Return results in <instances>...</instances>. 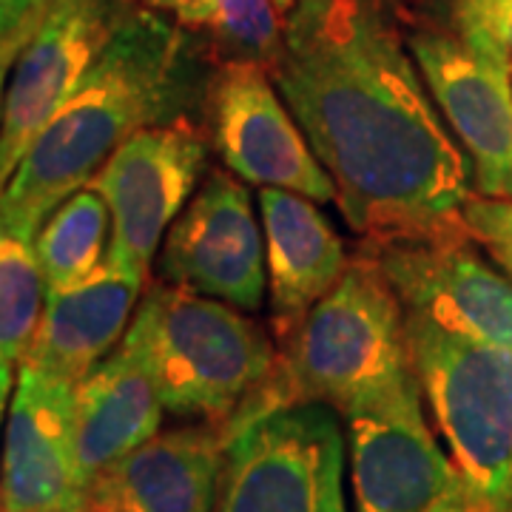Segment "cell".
<instances>
[{
  "label": "cell",
  "instance_id": "cell-13",
  "mask_svg": "<svg viewBox=\"0 0 512 512\" xmlns=\"http://www.w3.org/2000/svg\"><path fill=\"white\" fill-rule=\"evenodd\" d=\"M160 276L239 311H259L268 288L265 234L251 194L231 171H211L163 239Z\"/></svg>",
  "mask_w": 512,
  "mask_h": 512
},
{
  "label": "cell",
  "instance_id": "cell-12",
  "mask_svg": "<svg viewBox=\"0 0 512 512\" xmlns=\"http://www.w3.org/2000/svg\"><path fill=\"white\" fill-rule=\"evenodd\" d=\"M404 313L512 350V279L473 251L470 237L365 239Z\"/></svg>",
  "mask_w": 512,
  "mask_h": 512
},
{
  "label": "cell",
  "instance_id": "cell-30",
  "mask_svg": "<svg viewBox=\"0 0 512 512\" xmlns=\"http://www.w3.org/2000/svg\"><path fill=\"white\" fill-rule=\"evenodd\" d=\"M510 512H512V495H510Z\"/></svg>",
  "mask_w": 512,
  "mask_h": 512
},
{
  "label": "cell",
  "instance_id": "cell-16",
  "mask_svg": "<svg viewBox=\"0 0 512 512\" xmlns=\"http://www.w3.org/2000/svg\"><path fill=\"white\" fill-rule=\"evenodd\" d=\"M146 282L109 259L72 288L46 293L43 316L20 365L77 384L120 348Z\"/></svg>",
  "mask_w": 512,
  "mask_h": 512
},
{
  "label": "cell",
  "instance_id": "cell-27",
  "mask_svg": "<svg viewBox=\"0 0 512 512\" xmlns=\"http://www.w3.org/2000/svg\"><path fill=\"white\" fill-rule=\"evenodd\" d=\"M15 379H18V367L0 365V430L6 424V413H9V402H12V390H15ZM3 453V450H0Z\"/></svg>",
  "mask_w": 512,
  "mask_h": 512
},
{
  "label": "cell",
  "instance_id": "cell-20",
  "mask_svg": "<svg viewBox=\"0 0 512 512\" xmlns=\"http://www.w3.org/2000/svg\"><path fill=\"white\" fill-rule=\"evenodd\" d=\"M46 305L35 242L0 228V365L18 367Z\"/></svg>",
  "mask_w": 512,
  "mask_h": 512
},
{
  "label": "cell",
  "instance_id": "cell-2",
  "mask_svg": "<svg viewBox=\"0 0 512 512\" xmlns=\"http://www.w3.org/2000/svg\"><path fill=\"white\" fill-rule=\"evenodd\" d=\"M180 23L137 6L86 80L46 120L0 188V228L35 242L63 200L86 188L140 128L177 117L185 100Z\"/></svg>",
  "mask_w": 512,
  "mask_h": 512
},
{
  "label": "cell",
  "instance_id": "cell-5",
  "mask_svg": "<svg viewBox=\"0 0 512 512\" xmlns=\"http://www.w3.org/2000/svg\"><path fill=\"white\" fill-rule=\"evenodd\" d=\"M410 356L470 512H510L512 350L407 316Z\"/></svg>",
  "mask_w": 512,
  "mask_h": 512
},
{
  "label": "cell",
  "instance_id": "cell-9",
  "mask_svg": "<svg viewBox=\"0 0 512 512\" xmlns=\"http://www.w3.org/2000/svg\"><path fill=\"white\" fill-rule=\"evenodd\" d=\"M271 77V69L256 60H222L211 77L208 123L222 165L242 183L333 202L336 183Z\"/></svg>",
  "mask_w": 512,
  "mask_h": 512
},
{
  "label": "cell",
  "instance_id": "cell-26",
  "mask_svg": "<svg viewBox=\"0 0 512 512\" xmlns=\"http://www.w3.org/2000/svg\"><path fill=\"white\" fill-rule=\"evenodd\" d=\"M49 0H0V40L18 32L23 23H29L46 9Z\"/></svg>",
  "mask_w": 512,
  "mask_h": 512
},
{
  "label": "cell",
  "instance_id": "cell-8",
  "mask_svg": "<svg viewBox=\"0 0 512 512\" xmlns=\"http://www.w3.org/2000/svg\"><path fill=\"white\" fill-rule=\"evenodd\" d=\"M416 367L350 410L348 456L356 512H424L461 487L421 407Z\"/></svg>",
  "mask_w": 512,
  "mask_h": 512
},
{
  "label": "cell",
  "instance_id": "cell-6",
  "mask_svg": "<svg viewBox=\"0 0 512 512\" xmlns=\"http://www.w3.org/2000/svg\"><path fill=\"white\" fill-rule=\"evenodd\" d=\"M222 427L228 447L214 512H348L345 433L333 407L282 404Z\"/></svg>",
  "mask_w": 512,
  "mask_h": 512
},
{
  "label": "cell",
  "instance_id": "cell-25",
  "mask_svg": "<svg viewBox=\"0 0 512 512\" xmlns=\"http://www.w3.org/2000/svg\"><path fill=\"white\" fill-rule=\"evenodd\" d=\"M49 6V3H46ZM46 12V9H43ZM43 12L32 18L29 23H23L18 32H12V35L6 37L3 43H0V120H3V103H6V86H9V74H12V66H15V60L23 52V46L29 43V37L35 35L37 23L43 18Z\"/></svg>",
  "mask_w": 512,
  "mask_h": 512
},
{
  "label": "cell",
  "instance_id": "cell-22",
  "mask_svg": "<svg viewBox=\"0 0 512 512\" xmlns=\"http://www.w3.org/2000/svg\"><path fill=\"white\" fill-rule=\"evenodd\" d=\"M461 217L470 239L493 256L495 265H501L512 279V197L470 194Z\"/></svg>",
  "mask_w": 512,
  "mask_h": 512
},
{
  "label": "cell",
  "instance_id": "cell-10",
  "mask_svg": "<svg viewBox=\"0 0 512 512\" xmlns=\"http://www.w3.org/2000/svg\"><path fill=\"white\" fill-rule=\"evenodd\" d=\"M410 52L444 123L467 151L484 197H512V60L461 32L424 29Z\"/></svg>",
  "mask_w": 512,
  "mask_h": 512
},
{
  "label": "cell",
  "instance_id": "cell-17",
  "mask_svg": "<svg viewBox=\"0 0 512 512\" xmlns=\"http://www.w3.org/2000/svg\"><path fill=\"white\" fill-rule=\"evenodd\" d=\"M163 410L151 365L128 339L74 384V447L86 490L97 473L160 433Z\"/></svg>",
  "mask_w": 512,
  "mask_h": 512
},
{
  "label": "cell",
  "instance_id": "cell-23",
  "mask_svg": "<svg viewBox=\"0 0 512 512\" xmlns=\"http://www.w3.org/2000/svg\"><path fill=\"white\" fill-rule=\"evenodd\" d=\"M456 29L493 43L512 60V0H456Z\"/></svg>",
  "mask_w": 512,
  "mask_h": 512
},
{
  "label": "cell",
  "instance_id": "cell-19",
  "mask_svg": "<svg viewBox=\"0 0 512 512\" xmlns=\"http://www.w3.org/2000/svg\"><path fill=\"white\" fill-rule=\"evenodd\" d=\"M111 214L92 185L63 200L35 237V254L46 293L72 288L92 276L109 254Z\"/></svg>",
  "mask_w": 512,
  "mask_h": 512
},
{
  "label": "cell",
  "instance_id": "cell-11",
  "mask_svg": "<svg viewBox=\"0 0 512 512\" xmlns=\"http://www.w3.org/2000/svg\"><path fill=\"white\" fill-rule=\"evenodd\" d=\"M134 9V0H49L9 74L0 120V188L37 131L86 80Z\"/></svg>",
  "mask_w": 512,
  "mask_h": 512
},
{
  "label": "cell",
  "instance_id": "cell-1",
  "mask_svg": "<svg viewBox=\"0 0 512 512\" xmlns=\"http://www.w3.org/2000/svg\"><path fill=\"white\" fill-rule=\"evenodd\" d=\"M271 74L362 237H470L473 168L390 0H296Z\"/></svg>",
  "mask_w": 512,
  "mask_h": 512
},
{
  "label": "cell",
  "instance_id": "cell-24",
  "mask_svg": "<svg viewBox=\"0 0 512 512\" xmlns=\"http://www.w3.org/2000/svg\"><path fill=\"white\" fill-rule=\"evenodd\" d=\"M140 3L180 26H217L222 12V0H140Z\"/></svg>",
  "mask_w": 512,
  "mask_h": 512
},
{
  "label": "cell",
  "instance_id": "cell-18",
  "mask_svg": "<svg viewBox=\"0 0 512 512\" xmlns=\"http://www.w3.org/2000/svg\"><path fill=\"white\" fill-rule=\"evenodd\" d=\"M259 217L274 322L285 336L339 282L350 256L316 200L305 194L262 188Z\"/></svg>",
  "mask_w": 512,
  "mask_h": 512
},
{
  "label": "cell",
  "instance_id": "cell-3",
  "mask_svg": "<svg viewBox=\"0 0 512 512\" xmlns=\"http://www.w3.org/2000/svg\"><path fill=\"white\" fill-rule=\"evenodd\" d=\"M279 339L271 376L231 421L305 402L345 413L413 367L402 299L362 248L339 282Z\"/></svg>",
  "mask_w": 512,
  "mask_h": 512
},
{
  "label": "cell",
  "instance_id": "cell-14",
  "mask_svg": "<svg viewBox=\"0 0 512 512\" xmlns=\"http://www.w3.org/2000/svg\"><path fill=\"white\" fill-rule=\"evenodd\" d=\"M0 510L86 512L74 447V384L18 365L3 430Z\"/></svg>",
  "mask_w": 512,
  "mask_h": 512
},
{
  "label": "cell",
  "instance_id": "cell-4",
  "mask_svg": "<svg viewBox=\"0 0 512 512\" xmlns=\"http://www.w3.org/2000/svg\"><path fill=\"white\" fill-rule=\"evenodd\" d=\"M126 339L143 350L165 410L228 424L276 365L268 333L220 299L157 282Z\"/></svg>",
  "mask_w": 512,
  "mask_h": 512
},
{
  "label": "cell",
  "instance_id": "cell-21",
  "mask_svg": "<svg viewBox=\"0 0 512 512\" xmlns=\"http://www.w3.org/2000/svg\"><path fill=\"white\" fill-rule=\"evenodd\" d=\"M274 0H222L217 37L225 60H256L274 66L282 43V26Z\"/></svg>",
  "mask_w": 512,
  "mask_h": 512
},
{
  "label": "cell",
  "instance_id": "cell-29",
  "mask_svg": "<svg viewBox=\"0 0 512 512\" xmlns=\"http://www.w3.org/2000/svg\"><path fill=\"white\" fill-rule=\"evenodd\" d=\"M293 3H296V0H274L276 12H291Z\"/></svg>",
  "mask_w": 512,
  "mask_h": 512
},
{
  "label": "cell",
  "instance_id": "cell-15",
  "mask_svg": "<svg viewBox=\"0 0 512 512\" xmlns=\"http://www.w3.org/2000/svg\"><path fill=\"white\" fill-rule=\"evenodd\" d=\"M225 447L214 421L157 433L92 478L86 512H214Z\"/></svg>",
  "mask_w": 512,
  "mask_h": 512
},
{
  "label": "cell",
  "instance_id": "cell-7",
  "mask_svg": "<svg viewBox=\"0 0 512 512\" xmlns=\"http://www.w3.org/2000/svg\"><path fill=\"white\" fill-rule=\"evenodd\" d=\"M202 168L205 134L185 114L134 131L111 154L89 183L109 205L111 265L146 282L160 242L180 217Z\"/></svg>",
  "mask_w": 512,
  "mask_h": 512
},
{
  "label": "cell",
  "instance_id": "cell-28",
  "mask_svg": "<svg viewBox=\"0 0 512 512\" xmlns=\"http://www.w3.org/2000/svg\"><path fill=\"white\" fill-rule=\"evenodd\" d=\"M424 512H470V501H467V493H464V484L456 487L453 493H447L441 501H436L430 510Z\"/></svg>",
  "mask_w": 512,
  "mask_h": 512
},
{
  "label": "cell",
  "instance_id": "cell-31",
  "mask_svg": "<svg viewBox=\"0 0 512 512\" xmlns=\"http://www.w3.org/2000/svg\"><path fill=\"white\" fill-rule=\"evenodd\" d=\"M0 43H3V40H0Z\"/></svg>",
  "mask_w": 512,
  "mask_h": 512
},
{
  "label": "cell",
  "instance_id": "cell-32",
  "mask_svg": "<svg viewBox=\"0 0 512 512\" xmlns=\"http://www.w3.org/2000/svg\"><path fill=\"white\" fill-rule=\"evenodd\" d=\"M0 512H3V510H0Z\"/></svg>",
  "mask_w": 512,
  "mask_h": 512
}]
</instances>
